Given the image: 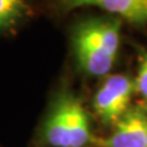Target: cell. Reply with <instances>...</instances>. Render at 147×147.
<instances>
[{"label":"cell","mask_w":147,"mask_h":147,"mask_svg":"<svg viewBox=\"0 0 147 147\" xmlns=\"http://www.w3.org/2000/svg\"><path fill=\"white\" fill-rule=\"evenodd\" d=\"M121 21L117 17H97L82 21L72 33L77 64L93 76L112 70L120 45Z\"/></svg>","instance_id":"obj_1"},{"label":"cell","mask_w":147,"mask_h":147,"mask_svg":"<svg viewBox=\"0 0 147 147\" xmlns=\"http://www.w3.org/2000/svg\"><path fill=\"white\" fill-rule=\"evenodd\" d=\"M44 139L53 147H84L93 140L88 114L72 93L58 96L45 119Z\"/></svg>","instance_id":"obj_2"},{"label":"cell","mask_w":147,"mask_h":147,"mask_svg":"<svg viewBox=\"0 0 147 147\" xmlns=\"http://www.w3.org/2000/svg\"><path fill=\"white\" fill-rule=\"evenodd\" d=\"M136 92L135 81L126 75H112L96 92L93 108L105 125H115L130 108L131 97Z\"/></svg>","instance_id":"obj_3"},{"label":"cell","mask_w":147,"mask_h":147,"mask_svg":"<svg viewBox=\"0 0 147 147\" xmlns=\"http://www.w3.org/2000/svg\"><path fill=\"white\" fill-rule=\"evenodd\" d=\"M104 147H147V105L130 107L115 125Z\"/></svg>","instance_id":"obj_4"},{"label":"cell","mask_w":147,"mask_h":147,"mask_svg":"<svg viewBox=\"0 0 147 147\" xmlns=\"http://www.w3.org/2000/svg\"><path fill=\"white\" fill-rule=\"evenodd\" d=\"M65 9L96 6L135 25H147V0H59Z\"/></svg>","instance_id":"obj_5"},{"label":"cell","mask_w":147,"mask_h":147,"mask_svg":"<svg viewBox=\"0 0 147 147\" xmlns=\"http://www.w3.org/2000/svg\"><path fill=\"white\" fill-rule=\"evenodd\" d=\"M26 10V0H0V30L12 26Z\"/></svg>","instance_id":"obj_6"},{"label":"cell","mask_w":147,"mask_h":147,"mask_svg":"<svg viewBox=\"0 0 147 147\" xmlns=\"http://www.w3.org/2000/svg\"><path fill=\"white\" fill-rule=\"evenodd\" d=\"M136 92L145 100H147V52H144L140 55L139 71L135 80Z\"/></svg>","instance_id":"obj_7"}]
</instances>
